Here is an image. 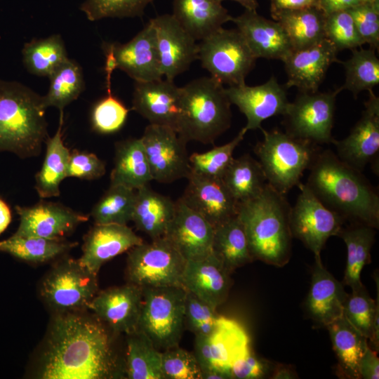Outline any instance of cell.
I'll return each instance as SVG.
<instances>
[{
    "mask_svg": "<svg viewBox=\"0 0 379 379\" xmlns=\"http://www.w3.org/2000/svg\"><path fill=\"white\" fill-rule=\"evenodd\" d=\"M338 50L327 39L293 50L283 61L287 74L286 88L296 87L301 93H316L329 67L338 62Z\"/></svg>",
    "mask_w": 379,
    "mask_h": 379,
    "instance_id": "obj_23",
    "label": "cell"
},
{
    "mask_svg": "<svg viewBox=\"0 0 379 379\" xmlns=\"http://www.w3.org/2000/svg\"><path fill=\"white\" fill-rule=\"evenodd\" d=\"M222 3L224 0H216ZM241 4L245 10L257 11L258 2L257 0H232Z\"/></svg>",
    "mask_w": 379,
    "mask_h": 379,
    "instance_id": "obj_60",
    "label": "cell"
},
{
    "mask_svg": "<svg viewBox=\"0 0 379 379\" xmlns=\"http://www.w3.org/2000/svg\"><path fill=\"white\" fill-rule=\"evenodd\" d=\"M222 180L239 203L255 198L267 185L260 162L248 154L234 158Z\"/></svg>",
    "mask_w": 379,
    "mask_h": 379,
    "instance_id": "obj_38",
    "label": "cell"
},
{
    "mask_svg": "<svg viewBox=\"0 0 379 379\" xmlns=\"http://www.w3.org/2000/svg\"><path fill=\"white\" fill-rule=\"evenodd\" d=\"M143 241L127 225L95 224L84 237L78 260L98 274L104 263Z\"/></svg>",
    "mask_w": 379,
    "mask_h": 379,
    "instance_id": "obj_26",
    "label": "cell"
},
{
    "mask_svg": "<svg viewBox=\"0 0 379 379\" xmlns=\"http://www.w3.org/2000/svg\"><path fill=\"white\" fill-rule=\"evenodd\" d=\"M125 376L128 379H164L161 352L142 331L137 329L126 334Z\"/></svg>",
    "mask_w": 379,
    "mask_h": 379,
    "instance_id": "obj_36",
    "label": "cell"
},
{
    "mask_svg": "<svg viewBox=\"0 0 379 379\" xmlns=\"http://www.w3.org/2000/svg\"><path fill=\"white\" fill-rule=\"evenodd\" d=\"M291 208L285 195L268 183L258 197L239 203L237 215L253 258L279 267L287 263L292 238Z\"/></svg>",
    "mask_w": 379,
    "mask_h": 379,
    "instance_id": "obj_4",
    "label": "cell"
},
{
    "mask_svg": "<svg viewBox=\"0 0 379 379\" xmlns=\"http://www.w3.org/2000/svg\"><path fill=\"white\" fill-rule=\"evenodd\" d=\"M260 129L264 138L257 143L254 152L267 183L286 195L300 182L303 172L310 167L319 152L316 144L287 132Z\"/></svg>",
    "mask_w": 379,
    "mask_h": 379,
    "instance_id": "obj_6",
    "label": "cell"
},
{
    "mask_svg": "<svg viewBox=\"0 0 379 379\" xmlns=\"http://www.w3.org/2000/svg\"><path fill=\"white\" fill-rule=\"evenodd\" d=\"M364 44L379 47V2L359 4L348 10Z\"/></svg>",
    "mask_w": 379,
    "mask_h": 379,
    "instance_id": "obj_50",
    "label": "cell"
},
{
    "mask_svg": "<svg viewBox=\"0 0 379 379\" xmlns=\"http://www.w3.org/2000/svg\"><path fill=\"white\" fill-rule=\"evenodd\" d=\"M256 59H275L284 61L292 52L289 39L282 26L269 20L257 11L245 10L232 18Z\"/></svg>",
    "mask_w": 379,
    "mask_h": 379,
    "instance_id": "obj_25",
    "label": "cell"
},
{
    "mask_svg": "<svg viewBox=\"0 0 379 379\" xmlns=\"http://www.w3.org/2000/svg\"><path fill=\"white\" fill-rule=\"evenodd\" d=\"M103 53H109L119 69L135 81L162 79L156 32L149 20L142 30L126 43L103 42Z\"/></svg>",
    "mask_w": 379,
    "mask_h": 379,
    "instance_id": "obj_15",
    "label": "cell"
},
{
    "mask_svg": "<svg viewBox=\"0 0 379 379\" xmlns=\"http://www.w3.org/2000/svg\"><path fill=\"white\" fill-rule=\"evenodd\" d=\"M36 375L42 379L124 378V363L107 328L84 311L56 313L41 352Z\"/></svg>",
    "mask_w": 379,
    "mask_h": 379,
    "instance_id": "obj_1",
    "label": "cell"
},
{
    "mask_svg": "<svg viewBox=\"0 0 379 379\" xmlns=\"http://www.w3.org/2000/svg\"><path fill=\"white\" fill-rule=\"evenodd\" d=\"M142 304V288L129 283L98 292L88 309L114 333L128 334L138 329Z\"/></svg>",
    "mask_w": 379,
    "mask_h": 379,
    "instance_id": "obj_20",
    "label": "cell"
},
{
    "mask_svg": "<svg viewBox=\"0 0 379 379\" xmlns=\"http://www.w3.org/2000/svg\"><path fill=\"white\" fill-rule=\"evenodd\" d=\"M293 371L286 366L278 365L272 371L271 378L273 379H291L295 378Z\"/></svg>",
    "mask_w": 379,
    "mask_h": 379,
    "instance_id": "obj_58",
    "label": "cell"
},
{
    "mask_svg": "<svg viewBox=\"0 0 379 379\" xmlns=\"http://www.w3.org/2000/svg\"><path fill=\"white\" fill-rule=\"evenodd\" d=\"M297 186L300 192L290 211L291 233L314 253V258H321L324 244L329 237L338 235L344 219L326 207L305 184Z\"/></svg>",
    "mask_w": 379,
    "mask_h": 379,
    "instance_id": "obj_12",
    "label": "cell"
},
{
    "mask_svg": "<svg viewBox=\"0 0 379 379\" xmlns=\"http://www.w3.org/2000/svg\"><path fill=\"white\" fill-rule=\"evenodd\" d=\"M154 0H85L80 10L90 21L107 18H133L143 15Z\"/></svg>",
    "mask_w": 379,
    "mask_h": 379,
    "instance_id": "obj_46",
    "label": "cell"
},
{
    "mask_svg": "<svg viewBox=\"0 0 379 379\" xmlns=\"http://www.w3.org/2000/svg\"><path fill=\"white\" fill-rule=\"evenodd\" d=\"M286 32L293 50L312 46L324 39L326 15L318 7L271 13Z\"/></svg>",
    "mask_w": 379,
    "mask_h": 379,
    "instance_id": "obj_34",
    "label": "cell"
},
{
    "mask_svg": "<svg viewBox=\"0 0 379 379\" xmlns=\"http://www.w3.org/2000/svg\"><path fill=\"white\" fill-rule=\"evenodd\" d=\"M11 221V211L8 204L0 198V234Z\"/></svg>",
    "mask_w": 379,
    "mask_h": 379,
    "instance_id": "obj_57",
    "label": "cell"
},
{
    "mask_svg": "<svg viewBox=\"0 0 379 379\" xmlns=\"http://www.w3.org/2000/svg\"><path fill=\"white\" fill-rule=\"evenodd\" d=\"M201 379H230L232 376L223 371L216 369L202 371Z\"/></svg>",
    "mask_w": 379,
    "mask_h": 379,
    "instance_id": "obj_59",
    "label": "cell"
},
{
    "mask_svg": "<svg viewBox=\"0 0 379 379\" xmlns=\"http://www.w3.org/2000/svg\"><path fill=\"white\" fill-rule=\"evenodd\" d=\"M218 317L216 309L187 291L185 323L192 333L203 323H215Z\"/></svg>",
    "mask_w": 379,
    "mask_h": 379,
    "instance_id": "obj_52",
    "label": "cell"
},
{
    "mask_svg": "<svg viewBox=\"0 0 379 379\" xmlns=\"http://www.w3.org/2000/svg\"><path fill=\"white\" fill-rule=\"evenodd\" d=\"M333 349L338 359V372L350 379L361 378L360 360L369 346L368 339L343 315L328 324Z\"/></svg>",
    "mask_w": 379,
    "mask_h": 379,
    "instance_id": "obj_32",
    "label": "cell"
},
{
    "mask_svg": "<svg viewBox=\"0 0 379 379\" xmlns=\"http://www.w3.org/2000/svg\"><path fill=\"white\" fill-rule=\"evenodd\" d=\"M20 223L15 235L64 239L89 215L60 204L41 200L31 206H16Z\"/></svg>",
    "mask_w": 379,
    "mask_h": 379,
    "instance_id": "obj_16",
    "label": "cell"
},
{
    "mask_svg": "<svg viewBox=\"0 0 379 379\" xmlns=\"http://www.w3.org/2000/svg\"><path fill=\"white\" fill-rule=\"evenodd\" d=\"M230 272L213 253L186 261L182 286L213 308L222 304L230 289Z\"/></svg>",
    "mask_w": 379,
    "mask_h": 379,
    "instance_id": "obj_27",
    "label": "cell"
},
{
    "mask_svg": "<svg viewBox=\"0 0 379 379\" xmlns=\"http://www.w3.org/2000/svg\"><path fill=\"white\" fill-rule=\"evenodd\" d=\"M97 274L79 260L60 261L44 279L40 288L44 302L56 313L84 311L98 293Z\"/></svg>",
    "mask_w": 379,
    "mask_h": 379,
    "instance_id": "obj_10",
    "label": "cell"
},
{
    "mask_svg": "<svg viewBox=\"0 0 379 379\" xmlns=\"http://www.w3.org/2000/svg\"><path fill=\"white\" fill-rule=\"evenodd\" d=\"M105 173V162L95 154L77 149L70 152L67 178L92 180L101 178Z\"/></svg>",
    "mask_w": 379,
    "mask_h": 379,
    "instance_id": "obj_51",
    "label": "cell"
},
{
    "mask_svg": "<svg viewBox=\"0 0 379 379\" xmlns=\"http://www.w3.org/2000/svg\"><path fill=\"white\" fill-rule=\"evenodd\" d=\"M342 91L340 87L324 93L300 92L284 115L286 132L316 145L333 143L336 97Z\"/></svg>",
    "mask_w": 379,
    "mask_h": 379,
    "instance_id": "obj_11",
    "label": "cell"
},
{
    "mask_svg": "<svg viewBox=\"0 0 379 379\" xmlns=\"http://www.w3.org/2000/svg\"><path fill=\"white\" fill-rule=\"evenodd\" d=\"M307 187L328 208L359 224L379 225V197L361 172L343 161L329 149L319 152Z\"/></svg>",
    "mask_w": 379,
    "mask_h": 379,
    "instance_id": "obj_2",
    "label": "cell"
},
{
    "mask_svg": "<svg viewBox=\"0 0 379 379\" xmlns=\"http://www.w3.org/2000/svg\"><path fill=\"white\" fill-rule=\"evenodd\" d=\"M182 201L214 227L235 217L239 203L222 179L191 173Z\"/></svg>",
    "mask_w": 379,
    "mask_h": 379,
    "instance_id": "obj_21",
    "label": "cell"
},
{
    "mask_svg": "<svg viewBox=\"0 0 379 379\" xmlns=\"http://www.w3.org/2000/svg\"><path fill=\"white\" fill-rule=\"evenodd\" d=\"M324 30L326 39L333 44L338 52L358 48L364 44L347 11L326 15Z\"/></svg>",
    "mask_w": 379,
    "mask_h": 379,
    "instance_id": "obj_48",
    "label": "cell"
},
{
    "mask_svg": "<svg viewBox=\"0 0 379 379\" xmlns=\"http://www.w3.org/2000/svg\"><path fill=\"white\" fill-rule=\"evenodd\" d=\"M140 138L153 180L168 184L188 178L191 166L186 149L187 142L176 131L149 124Z\"/></svg>",
    "mask_w": 379,
    "mask_h": 379,
    "instance_id": "obj_13",
    "label": "cell"
},
{
    "mask_svg": "<svg viewBox=\"0 0 379 379\" xmlns=\"http://www.w3.org/2000/svg\"><path fill=\"white\" fill-rule=\"evenodd\" d=\"M77 243L64 239H50L40 237H21L13 234L0 241V251L32 263H43L63 255Z\"/></svg>",
    "mask_w": 379,
    "mask_h": 379,
    "instance_id": "obj_40",
    "label": "cell"
},
{
    "mask_svg": "<svg viewBox=\"0 0 379 379\" xmlns=\"http://www.w3.org/2000/svg\"><path fill=\"white\" fill-rule=\"evenodd\" d=\"M377 279V300L368 295L364 285L352 289L343 306V316L367 339L371 334L375 318L379 317V288Z\"/></svg>",
    "mask_w": 379,
    "mask_h": 379,
    "instance_id": "obj_45",
    "label": "cell"
},
{
    "mask_svg": "<svg viewBox=\"0 0 379 379\" xmlns=\"http://www.w3.org/2000/svg\"><path fill=\"white\" fill-rule=\"evenodd\" d=\"M110 185L138 190L153 180L141 138H128L115 145Z\"/></svg>",
    "mask_w": 379,
    "mask_h": 379,
    "instance_id": "obj_31",
    "label": "cell"
},
{
    "mask_svg": "<svg viewBox=\"0 0 379 379\" xmlns=\"http://www.w3.org/2000/svg\"><path fill=\"white\" fill-rule=\"evenodd\" d=\"M361 4L379 2V0H360Z\"/></svg>",
    "mask_w": 379,
    "mask_h": 379,
    "instance_id": "obj_61",
    "label": "cell"
},
{
    "mask_svg": "<svg viewBox=\"0 0 379 379\" xmlns=\"http://www.w3.org/2000/svg\"><path fill=\"white\" fill-rule=\"evenodd\" d=\"M186 260L164 237L142 242L128 250L129 282L141 288L182 286ZM184 288V287H183Z\"/></svg>",
    "mask_w": 379,
    "mask_h": 379,
    "instance_id": "obj_9",
    "label": "cell"
},
{
    "mask_svg": "<svg viewBox=\"0 0 379 379\" xmlns=\"http://www.w3.org/2000/svg\"><path fill=\"white\" fill-rule=\"evenodd\" d=\"M63 112L55 135L46 140V154L42 166L35 175V190L41 199L58 197L60 185L67 178L70 150L65 145L62 135Z\"/></svg>",
    "mask_w": 379,
    "mask_h": 379,
    "instance_id": "obj_33",
    "label": "cell"
},
{
    "mask_svg": "<svg viewBox=\"0 0 379 379\" xmlns=\"http://www.w3.org/2000/svg\"><path fill=\"white\" fill-rule=\"evenodd\" d=\"M361 4L360 0H319V7L325 15L347 11Z\"/></svg>",
    "mask_w": 379,
    "mask_h": 379,
    "instance_id": "obj_56",
    "label": "cell"
},
{
    "mask_svg": "<svg viewBox=\"0 0 379 379\" xmlns=\"http://www.w3.org/2000/svg\"><path fill=\"white\" fill-rule=\"evenodd\" d=\"M359 370L361 378H379V359L377 356V352L369 346L366 348L360 360Z\"/></svg>",
    "mask_w": 379,
    "mask_h": 379,
    "instance_id": "obj_54",
    "label": "cell"
},
{
    "mask_svg": "<svg viewBox=\"0 0 379 379\" xmlns=\"http://www.w3.org/2000/svg\"><path fill=\"white\" fill-rule=\"evenodd\" d=\"M212 252L230 273L253 260L248 238L238 215L214 227Z\"/></svg>",
    "mask_w": 379,
    "mask_h": 379,
    "instance_id": "obj_35",
    "label": "cell"
},
{
    "mask_svg": "<svg viewBox=\"0 0 379 379\" xmlns=\"http://www.w3.org/2000/svg\"><path fill=\"white\" fill-rule=\"evenodd\" d=\"M347 294L343 284L324 267L321 258H315L305 302L307 312L312 321L326 327L341 317Z\"/></svg>",
    "mask_w": 379,
    "mask_h": 379,
    "instance_id": "obj_28",
    "label": "cell"
},
{
    "mask_svg": "<svg viewBox=\"0 0 379 379\" xmlns=\"http://www.w3.org/2000/svg\"><path fill=\"white\" fill-rule=\"evenodd\" d=\"M375 228L360 224L347 229H341L338 237L343 239L347 248V262L343 284L352 289L364 284L361 273L364 267L371 262V249L375 241Z\"/></svg>",
    "mask_w": 379,
    "mask_h": 379,
    "instance_id": "obj_37",
    "label": "cell"
},
{
    "mask_svg": "<svg viewBox=\"0 0 379 379\" xmlns=\"http://www.w3.org/2000/svg\"><path fill=\"white\" fill-rule=\"evenodd\" d=\"M368 92L361 117L348 136L333 142L338 158L361 172L379 151V98Z\"/></svg>",
    "mask_w": 379,
    "mask_h": 379,
    "instance_id": "obj_22",
    "label": "cell"
},
{
    "mask_svg": "<svg viewBox=\"0 0 379 379\" xmlns=\"http://www.w3.org/2000/svg\"><path fill=\"white\" fill-rule=\"evenodd\" d=\"M150 20L156 32L162 75L173 81L197 60L198 44L172 14H163Z\"/></svg>",
    "mask_w": 379,
    "mask_h": 379,
    "instance_id": "obj_18",
    "label": "cell"
},
{
    "mask_svg": "<svg viewBox=\"0 0 379 379\" xmlns=\"http://www.w3.org/2000/svg\"><path fill=\"white\" fill-rule=\"evenodd\" d=\"M373 48L352 50V56L340 62L345 70V81L343 90L351 91L356 98L363 91H373L379 84V59Z\"/></svg>",
    "mask_w": 379,
    "mask_h": 379,
    "instance_id": "obj_42",
    "label": "cell"
},
{
    "mask_svg": "<svg viewBox=\"0 0 379 379\" xmlns=\"http://www.w3.org/2000/svg\"><path fill=\"white\" fill-rule=\"evenodd\" d=\"M227 98L246 117L247 131L261 128V123L272 117L284 115L290 102L286 88L274 77L263 84L250 86L246 83L225 88Z\"/></svg>",
    "mask_w": 379,
    "mask_h": 379,
    "instance_id": "obj_17",
    "label": "cell"
},
{
    "mask_svg": "<svg viewBox=\"0 0 379 379\" xmlns=\"http://www.w3.org/2000/svg\"><path fill=\"white\" fill-rule=\"evenodd\" d=\"M197 59L211 77L229 86L244 84L256 60L239 31L223 27L200 41Z\"/></svg>",
    "mask_w": 379,
    "mask_h": 379,
    "instance_id": "obj_8",
    "label": "cell"
},
{
    "mask_svg": "<svg viewBox=\"0 0 379 379\" xmlns=\"http://www.w3.org/2000/svg\"><path fill=\"white\" fill-rule=\"evenodd\" d=\"M129 109L114 96L112 90L107 96L98 101L91 112L93 129L101 134H112L119 131L125 124Z\"/></svg>",
    "mask_w": 379,
    "mask_h": 379,
    "instance_id": "obj_47",
    "label": "cell"
},
{
    "mask_svg": "<svg viewBox=\"0 0 379 379\" xmlns=\"http://www.w3.org/2000/svg\"><path fill=\"white\" fill-rule=\"evenodd\" d=\"M135 190L123 185H110L91 211L95 224L127 225L131 221Z\"/></svg>",
    "mask_w": 379,
    "mask_h": 379,
    "instance_id": "obj_43",
    "label": "cell"
},
{
    "mask_svg": "<svg viewBox=\"0 0 379 379\" xmlns=\"http://www.w3.org/2000/svg\"><path fill=\"white\" fill-rule=\"evenodd\" d=\"M164 379H201L202 372L194 354L178 345L161 352Z\"/></svg>",
    "mask_w": 379,
    "mask_h": 379,
    "instance_id": "obj_49",
    "label": "cell"
},
{
    "mask_svg": "<svg viewBox=\"0 0 379 379\" xmlns=\"http://www.w3.org/2000/svg\"><path fill=\"white\" fill-rule=\"evenodd\" d=\"M248 131L244 127L231 141L203 153L189 156L191 173L213 178L222 179L234 159L233 153Z\"/></svg>",
    "mask_w": 379,
    "mask_h": 379,
    "instance_id": "obj_44",
    "label": "cell"
},
{
    "mask_svg": "<svg viewBox=\"0 0 379 379\" xmlns=\"http://www.w3.org/2000/svg\"><path fill=\"white\" fill-rule=\"evenodd\" d=\"M319 0H270V12L319 7Z\"/></svg>",
    "mask_w": 379,
    "mask_h": 379,
    "instance_id": "obj_55",
    "label": "cell"
},
{
    "mask_svg": "<svg viewBox=\"0 0 379 379\" xmlns=\"http://www.w3.org/2000/svg\"><path fill=\"white\" fill-rule=\"evenodd\" d=\"M132 109L150 124L168 126L177 131L181 109V87L166 79L135 81Z\"/></svg>",
    "mask_w": 379,
    "mask_h": 379,
    "instance_id": "obj_19",
    "label": "cell"
},
{
    "mask_svg": "<svg viewBox=\"0 0 379 379\" xmlns=\"http://www.w3.org/2000/svg\"><path fill=\"white\" fill-rule=\"evenodd\" d=\"M48 78L50 86L48 93L42 96L44 107H55L60 112L77 99L85 87L82 69L72 59L68 58Z\"/></svg>",
    "mask_w": 379,
    "mask_h": 379,
    "instance_id": "obj_41",
    "label": "cell"
},
{
    "mask_svg": "<svg viewBox=\"0 0 379 379\" xmlns=\"http://www.w3.org/2000/svg\"><path fill=\"white\" fill-rule=\"evenodd\" d=\"M231 102L223 84L211 77L181 87V109L177 128L187 142L213 144L231 126Z\"/></svg>",
    "mask_w": 379,
    "mask_h": 379,
    "instance_id": "obj_5",
    "label": "cell"
},
{
    "mask_svg": "<svg viewBox=\"0 0 379 379\" xmlns=\"http://www.w3.org/2000/svg\"><path fill=\"white\" fill-rule=\"evenodd\" d=\"M138 329L158 350L178 346L185 324L187 291L182 286L144 287Z\"/></svg>",
    "mask_w": 379,
    "mask_h": 379,
    "instance_id": "obj_7",
    "label": "cell"
},
{
    "mask_svg": "<svg viewBox=\"0 0 379 379\" xmlns=\"http://www.w3.org/2000/svg\"><path fill=\"white\" fill-rule=\"evenodd\" d=\"M172 15L196 41L208 37L232 18L216 0H173Z\"/></svg>",
    "mask_w": 379,
    "mask_h": 379,
    "instance_id": "obj_29",
    "label": "cell"
},
{
    "mask_svg": "<svg viewBox=\"0 0 379 379\" xmlns=\"http://www.w3.org/2000/svg\"><path fill=\"white\" fill-rule=\"evenodd\" d=\"M272 366L270 361L258 357L250 350L232 364L230 372L232 378L260 379L272 371Z\"/></svg>",
    "mask_w": 379,
    "mask_h": 379,
    "instance_id": "obj_53",
    "label": "cell"
},
{
    "mask_svg": "<svg viewBox=\"0 0 379 379\" xmlns=\"http://www.w3.org/2000/svg\"><path fill=\"white\" fill-rule=\"evenodd\" d=\"M22 55L23 64L30 74L47 77L69 58L60 34H52L25 43Z\"/></svg>",
    "mask_w": 379,
    "mask_h": 379,
    "instance_id": "obj_39",
    "label": "cell"
},
{
    "mask_svg": "<svg viewBox=\"0 0 379 379\" xmlns=\"http://www.w3.org/2000/svg\"><path fill=\"white\" fill-rule=\"evenodd\" d=\"M214 226L189 208L180 198L175 201L173 220L164 236L186 260L205 257L212 253Z\"/></svg>",
    "mask_w": 379,
    "mask_h": 379,
    "instance_id": "obj_24",
    "label": "cell"
},
{
    "mask_svg": "<svg viewBox=\"0 0 379 379\" xmlns=\"http://www.w3.org/2000/svg\"><path fill=\"white\" fill-rule=\"evenodd\" d=\"M250 350V340L244 328L234 319L218 315L210 334L195 336L193 353L201 371L216 369L232 376V364Z\"/></svg>",
    "mask_w": 379,
    "mask_h": 379,
    "instance_id": "obj_14",
    "label": "cell"
},
{
    "mask_svg": "<svg viewBox=\"0 0 379 379\" xmlns=\"http://www.w3.org/2000/svg\"><path fill=\"white\" fill-rule=\"evenodd\" d=\"M43 98L24 84L0 79V152L38 157L48 135Z\"/></svg>",
    "mask_w": 379,
    "mask_h": 379,
    "instance_id": "obj_3",
    "label": "cell"
},
{
    "mask_svg": "<svg viewBox=\"0 0 379 379\" xmlns=\"http://www.w3.org/2000/svg\"><path fill=\"white\" fill-rule=\"evenodd\" d=\"M175 211V201L147 185L135 190L131 221L138 230L154 239L165 235Z\"/></svg>",
    "mask_w": 379,
    "mask_h": 379,
    "instance_id": "obj_30",
    "label": "cell"
}]
</instances>
